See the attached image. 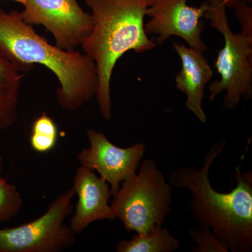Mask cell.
<instances>
[{"label":"cell","mask_w":252,"mask_h":252,"mask_svg":"<svg viewBox=\"0 0 252 252\" xmlns=\"http://www.w3.org/2000/svg\"><path fill=\"white\" fill-rule=\"evenodd\" d=\"M226 142L212 144L201 168L182 167L172 172L170 184L186 189L190 195V212L197 223L207 227L225 244L228 252L252 250V172L235 169L236 186L228 193L213 188L210 167L225 148Z\"/></svg>","instance_id":"cell-1"},{"label":"cell","mask_w":252,"mask_h":252,"mask_svg":"<svg viewBox=\"0 0 252 252\" xmlns=\"http://www.w3.org/2000/svg\"><path fill=\"white\" fill-rule=\"evenodd\" d=\"M0 56L23 73L36 64L49 69L59 81L56 99L64 110H79L95 97L98 80L94 61L84 53L51 45L18 11L0 9Z\"/></svg>","instance_id":"cell-2"},{"label":"cell","mask_w":252,"mask_h":252,"mask_svg":"<svg viewBox=\"0 0 252 252\" xmlns=\"http://www.w3.org/2000/svg\"><path fill=\"white\" fill-rule=\"evenodd\" d=\"M91 9L93 28L81 48L95 64V97L101 115L112 119L111 81L121 58L130 51L137 54L157 46L144 30V17L152 0H84Z\"/></svg>","instance_id":"cell-3"},{"label":"cell","mask_w":252,"mask_h":252,"mask_svg":"<svg viewBox=\"0 0 252 252\" xmlns=\"http://www.w3.org/2000/svg\"><path fill=\"white\" fill-rule=\"evenodd\" d=\"M172 187L152 159L122 184L111 203L116 219L127 232L143 233L162 226L171 212Z\"/></svg>","instance_id":"cell-4"},{"label":"cell","mask_w":252,"mask_h":252,"mask_svg":"<svg viewBox=\"0 0 252 252\" xmlns=\"http://www.w3.org/2000/svg\"><path fill=\"white\" fill-rule=\"evenodd\" d=\"M204 17L223 36L215 66L219 80L209 86L210 100L225 91L223 107L235 109L243 98H252V37L232 32L223 0H207Z\"/></svg>","instance_id":"cell-5"},{"label":"cell","mask_w":252,"mask_h":252,"mask_svg":"<svg viewBox=\"0 0 252 252\" xmlns=\"http://www.w3.org/2000/svg\"><path fill=\"white\" fill-rule=\"evenodd\" d=\"M72 189L50 204L36 220L0 229V252H59L75 245V233L64 223L73 212Z\"/></svg>","instance_id":"cell-6"},{"label":"cell","mask_w":252,"mask_h":252,"mask_svg":"<svg viewBox=\"0 0 252 252\" xmlns=\"http://www.w3.org/2000/svg\"><path fill=\"white\" fill-rule=\"evenodd\" d=\"M24 22L42 26L54 36L56 46L74 51L90 34L93 20L77 0H25Z\"/></svg>","instance_id":"cell-7"},{"label":"cell","mask_w":252,"mask_h":252,"mask_svg":"<svg viewBox=\"0 0 252 252\" xmlns=\"http://www.w3.org/2000/svg\"><path fill=\"white\" fill-rule=\"evenodd\" d=\"M189 0H152L146 16L150 21L144 23L147 34L157 35L156 41L161 44L172 36H179L189 47L205 53L207 44L202 39L205 29L203 18L207 1L198 7L190 6Z\"/></svg>","instance_id":"cell-8"},{"label":"cell","mask_w":252,"mask_h":252,"mask_svg":"<svg viewBox=\"0 0 252 252\" xmlns=\"http://www.w3.org/2000/svg\"><path fill=\"white\" fill-rule=\"evenodd\" d=\"M87 136L90 147L78 154V161L81 166L98 172L99 177L110 186L111 193L114 195L123 182L137 173L144 157L146 144L135 143L122 148L114 145L103 132L94 129L87 130Z\"/></svg>","instance_id":"cell-9"},{"label":"cell","mask_w":252,"mask_h":252,"mask_svg":"<svg viewBox=\"0 0 252 252\" xmlns=\"http://www.w3.org/2000/svg\"><path fill=\"white\" fill-rule=\"evenodd\" d=\"M72 190L78 196L70 222L71 229L75 234L82 233L96 220H117L109 204L112 195L110 186L94 170L81 165L74 176Z\"/></svg>","instance_id":"cell-10"},{"label":"cell","mask_w":252,"mask_h":252,"mask_svg":"<svg viewBox=\"0 0 252 252\" xmlns=\"http://www.w3.org/2000/svg\"><path fill=\"white\" fill-rule=\"evenodd\" d=\"M173 48L182 62L180 71L175 76L176 88L187 95V108L205 124L207 116L202 103L205 86L213 77V69L203 53L177 42H173Z\"/></svg>","instance_id":"cell-11"},{"label":"cell","mask_w":252,"mask_h":252,"mask_svg":"<svg viewBox=\"0 0 252 252\" xmlns=\"http://www.w3.org/2000/svg\"><path fill=\"white\" fill-rule=\"evenodd\" d=\"M23 72L0 56V131L9 128L18 118Z\"/></svg>","instance_id":"cell-12"},{"label":"cell","mask_w":252,"mask_h":252,"mask_svg":"<svg viewBox=\"0 0 252 252\" xmlns=\"http://www.w3.org/2000/svg\"><path fill=\"white\" fill-rule=\"evenodd\" d=\"M180 242L168 230L157 226L143 233H136L130 240H121L117 252H174L180 249Z\"/></svg>","instance_id":"cell-13"},{"label":"cell","mask_w":252,"mask_h":252,"mask_svg":"<svg viewBox=\"0 0 252 252\" xmlns=\"http://www.w3.org/2000/svg\"><path fill=\"white\" fill-rule=\"evenodd\" d=\"M58 127L54 119L42 113L33 123L31 136L32 148L39 153H46L54 148L58 140Z\"/></svg>","instance_id":"cell-14"},{"label":"cell","mask_w":252,"mask_h":252,"mask_svg":"<svg viewBox=\"0 0 252 252\" xmlns=\"http://www.w3.org/2000/svg\"><path fill=\"white\" fill-rule=\"evenodd\" d=\"M23 200L14 185L0 177V222L16 216L22 208Z\"/></svg>","instance_id":"cell-15"},{"label":"cell","mask_w":252,"mask_h":252,"mask_svg":"<svg viewBox=\"0 0 252 252\" xmlns=\"http://www.w3.org/2000/svg\"><path fill=\"white\" fill-rule=\"evenodd\" d=\"M189 234L196 244V247L192 249V252H228L225 244L207 227L190 228Z\"/></svg>","instance_id":"cell-16"},{"label":"cell","mask_w":252,"mask_h":252,"mask_svg":"<svg viewBox=\"0 0 252 252\" xmlns=\"http://www.w3.org/2000/svg\"><path fill=\"white\" fill-rule=\"evenodd\" d=\"M241 27V34L252 37V8L248 3L238 0L232 7Z\"/></svg>","instance_id":"cell-17"},{"label":"cell","mask_w":252,"mask_h":252,"mask_svg":"<svg viewBox=\"0 0 252 252\" xmlns=\"http://www.w3.org/2000/svg\"><path fill=\"white\" fill-rule=\"evenodd\" d=\"M238 0H223V3H224L225 7L230 8V9H232L235 3L238 1ZM241 1H245V2L252 3V0H241Z\"/></svg>","instance_id":"cell-18"},{"label":"cell","mask_w":252,"mask_h":252,"mask_svg":"<svg viewBox=\"0 0 252 252\" xmlns=\"http://www.w3.org/2000/svg\"><path fill=\"white\" fill-rule=\"evenodd\" d=\"M1 167H2V158L0 154V177H1Z\"/></svg>","instance_id":"cell-19"},{"label":"cell","mask_w":252,"mask_h":252,"mask_svg":"<svg viewBox=\"0 0 252 252\" xmlns=\"http://www.w3.org/2000/svg\"><path fill=\"white\" fill-rule=\"evenodd\" d=\"M11 1H16V2L20 3L22 5L24 4L25 0H11Z\"/></svg>","instance_id":"cell-20"}]
</instances>
